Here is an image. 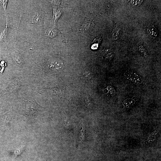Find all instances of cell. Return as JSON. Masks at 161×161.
I'll list each match as a JSON object with an SVG mask.
<instances>
[{
	"mask_svg": "<svg viewBox=\"0 0 161 161\" xmlns=\"http://www.w3.org/2000/svg\"><path fill=\"white\" fill-rule=\"evenodd\" d=\"M26 114L28 117H34L37 116L43 107L35 101H29L26 102Z\"/></svg>",
	"mask_w": 161,
	"mask_h": 161,
	"instance_id": "6da1fadb",
	"label": "cell"
},
{
	"mask_svg": "<svg viewBox=\"0 0 161 161\" xmlns=\"http://www.w3.org/2000/svg\"><path fill=\"white\" fill-rule=\"evenodd\" d=\"M124 76L127 79L137 85L141 84L143 80L141 77L137 73L129 71L124 73Z\"/></svg>",
	"mask_w": 161,
	"mask_h": 161,
	"instance_id": "7a4b0ae2",
	"label": "cell"
},
{
	"mask_svg": "<svg viewBox=\"0 0 161 161\" xmlns=\"http://www.w3.org/2000/svg\"><path fill=\"white\" fill-rule=\"evenodd\" d=\"M147 30L148 35L153 38H156L158 36L157 29L154 24H149L147 27Z\"/></svg>",
	"mask_w": 161,
	"mask_h": 161,
	"instance_id": "3957f363",
	"label": "cell"
},
{
	"mask_svg": "<svg viewBox=\"0 0 161 161\" xmlns=\"http://www.w3.org/2000/svg\"><path fill=\"white\" fill-rule=\"evenodd\" d=\"M114 55L113 52L110 49H107L102 51L101 56L103 59L109 61L112 58Z\"/></svg>",
	"mask_w": 161,
	"mask_h": 161,
	"instance_id": "277c9868",
	"label": "cell"
},
{
	"mask_svg": "<svg viewBox=\"0 0 161 161\" xmlns=\"http://www.w3.org/2000/svg\"><path fill=\"white\" fill-rule=\"evenodd\" d=\"M114 27L112 32V37L114 40H117L119 36L120 27L117 23H114Z\"/></svg>",
	"mask_w": 161,
	"mask_h": 161,
	"instance_id": "5b68a950",
	"label": "cell"
},
{
	"mask_svg": "<svg viewBox=\"0 0 161 161\" xmlns=\"http://www.w3.org/2000/svg\"><path fill=\"white\" fill-rule=\"evenodd\" d=\"M45 34L46 36L52 38L56 36L57 34V31L54 28L48 27L46 29Z\"/></svg>",
	"mask_w": 161,
	"mask_h": 161,
	"instance_id": "8992f818",
	"label": "cell"
},
{
	"mask_svg": "<svg viewBox=\"0 0 161 161\" xmlns=\"http://www.w3.org/2000/svg\"><path fill=\"white\" fill-rule=\"evenodd\" d=\"M62 66L61 61L57 60H53L49 64V66L52 69H57L61 68Z\"/></svg>",
	"mask_w": 161,
	"mask_h": 161,
	"instance_id": "52a82bcc",
	"label": "cell"
},
{
	"mask_svg": "<svg viewBox=\"0 0 161 161\" xmlns=\"http://www.w3.org/2000/svg\"><path fill=\"white\" fill-rule=\"evenodd\" d=\"M84 98L86 107L89 109L91 108L93 105L92 98L87 94L84 95Z\"/></svg>",
	"mask_w": 161,
	"mask_h": 161,
	"instance_id": "ba28073f",
	"label": "cell"
},
{
	"mask_svg": "<svg viewBox=\"0 0 161 161\" xmlns=\"http://www.w3.org/2000/svg\"><path fill=\"white\" fill-rule=\"evenodd\" d=\"M8 22L7 18L6 24L4 29L0 32V44L4 39L5 38L7 35L8 28Z\"/></svg>",
	"mask_w": 161,
	"mask_h": 161,
	"instance_id": "9c48e42d",
	"label": "cell"
},
{
	"mask_svg": "<svg viewBox=\"0 0 161 161\" xmlns=\"http://www.w3.org/2000/svg\"><path fill=\"white\" fill-rule=\"evenodd\" d=\"M135 103V100L132 98H128L125 100L123 102V105L126 108L129 107Z\"/></svg>",
	"mask_w": 161,
	"mask_h": 161,
	"instance_id": "30bf717a",
	"label": "cell"
},
{
	"mask_svg": "<svg viewBox=\"0 0 161 161\" xmlns=\"http://www.w3.org/2000/svg\"><path fill=\"white\" fill-rule=\"evenodd\" d=\"M137 48L138 50L142 55L146 57L147 56V53L146 49L142 45L140 44H137Z\"/></svg>",
	"mask_w": 161,
	"mask_h": 161,
	"instance_id": "8fae6325",
	"label": "cell"
},
{
	"mask_svg": "<svg viewBox=\"0 0 161 161\" xmlns=\"http://www.w3.org/2000/svg\"><path fill=\"white\" fill-rule=\"evenodd\" d=\"M143 0H130L131 4L134 7H138L140 5L143 1Z\"/></svg>",
	"mask_w": 161,
	"mask_h": 161,
	"instance_id": "7c38bea8",
	"label": "cell"
},
{
	"mask_svg": "<svg viewBox=\"0 0 161 161\" xmlns=\"http://www.w3.org/2000/svg\"><path fill=\"white\" fill-rule=\"evenodd\" d=\"M85 128L84 126H82V128L80 131V139L81 142L83 141V140L85 139L86 134Z\"/></svg>",
	"mask_w": 161,
	"mask_h": 161,
	"instance_id": "4fadbf2b",
	"label": "cell"
},
{
	"mask_svg": "<svg viewBox=\"0 0 161 161\" xmlns=\"http://www.w3.org/2000/svg\"><path fill=\"white\" fill-rule=\"evenodd\" d=\"M8 1L7 0H0V4L3 7L5 13H6V7Z\"/></svg>",
	"mask_w": 161,
	"mask_h": 161,
	"instance_id": "5bb4252c",
	"label": "cell"
},
{
	"mask_svg": "<svg viewBox=\"0 0 161 161\" xmlns=\"http://www.w3.org/2000/svg\"><path fill=\"white\" fill-rule=\"evenodd\" d=\"M157 133L156 131H154L151 134L148 139V142L152 141V140H153V138L154 140V136Z\"/></svg>",
	"mask_w": 161,
	"mask_h": 161,
	"instance_id": "9a60e30c",
	"label": "cell"
},
{
	"mask_svg": "<svg viewBox=\"0 0 161 161\" xmlns=\"http://www.w3.org/2000/svg\"><path fill=\"white\" fill-rule=\"evenodd\" d=\"M101 41V38L99 37H96L92 41V44H98Z\"/></svg>",
	"mask_w": 161,
	"mask_h": 161,
	"instance_id": "2e32d148",
	"label": "cell"
},
{
	"mask_svg": "<svg viewBox=\"0 0 161 161\" xmlns=\"http://www.w3.org/2000/svg\"><path fill=\"white\" fill-rule=\"evenodd\" d=\"M33 18L35 22H38L39 19V15L37 13L35 14L33 16Z\"/></svg>",
	"mask_w": 161,
	"mask_h": 161,
	"instance_id": "e0dca14e",
	"label": "cell"
},
{
	"mask_svg": "<svg viewBox=\"0 0 161 161\" xmlns=\"http://www.w3.org/2000/svg\"><path fill=\"white\" fill-rule=\"evenodd\" d=\"M98 44L93 43L91 46V48L93 49H97L98 47Z\"/></svg>",
	"mask_w": 161,
	"mask_h": 161,
	"instance_id": "ac0fdd59",
	"label": "cell"
}]
</instances>
